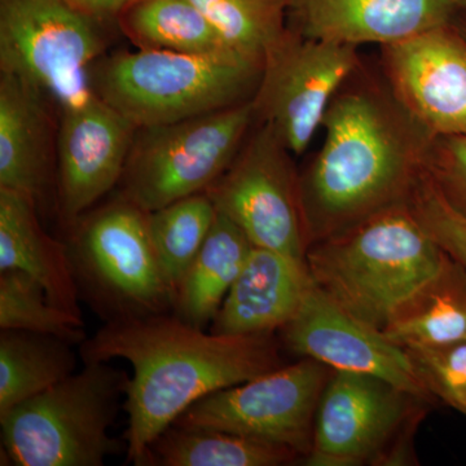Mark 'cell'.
Here are the masks:
<instances>
[{
	"instance_id": "cell-1",
	"label": "cell",
	"mask_w": 466,
	"mask_h": 466,
	"mask_svg": "<svg viewBox=\"0 0 466 466\" xmlns=\"http://www.w3.org/2000/svg\"><path fill=\"white\" fill-rule=\"evenodd\" d=\"M84 361L133 367L124 410L126 460L142 466L153 441L196 401L283 366L274 334L205 332L177 315L116 319L81 343Z\"/></svg>"
},
{
	"instance_id": "cell-2",
	"label": "cell",
	"mask_w": 466,
	"mask_h": 466,
	"mask_svg": "<svg viewBox=\"0 0 466 466\" xmlns=\"http://www.w3.org/2000/svg\"><path fill=\"white\" fill-rule=\"evenodd\" d=\"M325 140L299 177L309 245L410 200L434 137L400 101L377 91L336 95Z\"/></svg>"
},
{
	"instance_id": "cell-3",
	"label": "cell",
	"mask_w": 466,
	"mask_h": 466,
	"mask_svg": "<svg viewBox=\"0 0 466 466\" xmlns=\"http://www.w3.org/2000/svg\"><path fill=\"white\" fill-rule=\"evenodd\" d=\"M447 260L408 201L314 242L306 254L315 287L380 330L443 271Z\"/></svg>"
},
{
	"instance_id": "cell-4",
	"label": "cell",
	"mask_w": 466,
	"mask_h": 466,
	"mask_svg": "<svg viewBox=\"0 0 466 466\" xmlns=\"http://www.w3.org/2000/svg\"><path fill=\"white\" fill-rule=\"evenodd\" d=\"M263 66L238 54L137 50L88 67L91 91L137 128L174 124L253 99Z\"/></svg>"
},
{
	"instance_id": "cell-5",
	"label": "cell",
	"mask_w": 466,
	"mask_h": 466,
	"mask_svg": "<svg viewBox=\"0 0 466 466\" xmlns=\"http://www.w3.org/2000/svg\"><path fill=\"white\" fill-rule=\"evenodd\" d=\"M130 377L109 361L78 372L0 416L7 465L103 466L118 452L110 437Z\"/></svg>"
},
{
	"instance_id": "cell-6",
	"label": "cell",
	"mask_w": 466,
	"mask_h": 466,
	"mask_svg": "<svg viewBox=\"0 0 466 466\" xmlns=\"http://www.w3.org/2000/svg\"><path fill=\"white\" fill-rule=\"evenodd\" d=\"M66 233L79 291L106 321L173 311L174 290L153 245L148 211L116 193Z\"/></svg>"
},
{
	"instance_id": "cell-7",
	"label": "cell",
	"mask_w": 466,
	"mask_h": 466,
	"mask_svg": "<svg viewBox=\"0 0 466 466\" xmlns=\"http://www.w3.org/2000/svg\"><path fill=\"white\" fill-rule=\"evenodd\" d=\"M253 99L174 124L137 128L119 195L152 213L207 192L256 125Z\"/></svg>"
},
{
	"instance_id": "cell-8",
	"label": "cell",
	"mask_w": 466,
	"mask_h": 466,
	"mask_svg": "<svg viewBox=\"0 0 466 466\" xmlns=\"http://www.w3.org/2000/svg\"><path fill=\"white\" fill-rule=\"evenodd\" d=\"M116 33L67 0H0V73L36 86L61 108L90 94L88 67Z\"/></svg>"
},
{
	"instance_id": "cell-9",
	"label": "cell",
	"mask_w": 466,
	"mask_h": 466,
	"mask_svg": "<svg viewBox=\"0 0 466 466\" xmlns=\"http://www.w3.org/2000/svg\"><path fill=\"white\" fill-rule=\"evenodd\" d=\"M332 370L314 359H302L202 398L173 425L240 435L284 447L305 460Z\"/></svg>"
},
{
	"instance_id": "cell-10",
	"label": "cell",
	"mask_w": 466,
	"mask_h": 466,
	"mask_svg": "<svg viewBox=\"0 0 466 466\" xmlns=\"http://www.w3.org/2000/svg\"><path fill=\"white\" fill-rule=\"evenodd\" d=\"M290 155L271 126L256 122L231 167L207 193L254 247L306 260L309 238Z\"/></svg>"
},
{
	"instance_id": "cell-11",
	"label": "cell",
	"mask_w": 466,
	"mask_h": 466,
	"mask_svg": "<svg viewBox=\"0 0 466 466\" xmlns=\"http://www.w3.org/2000/svg\"><path fill=\"white\" fill-rule=\"evenodd\" d=\"M419 401L380 377L332 370L315 416L309 466H358L403 460L400 431L410 429Z\"/></svg>"
},
{
	"instance_id": "cell-12",
	"label": "cell",
	"mask_w": 466,
	"mask_h": 466,
	"mask_svg": "<svg viewBox=\"0 0 466 466\" xmlns=\"http://www.w3.org/2000/svg\"><path fill=\"white\" fill-rule=\"evenodd\" d=\"M355 46L315 41L289 29L269 52L253 97L257 122L271 126L293 156L302 155L358 66Z\"/></svg>"
},
{
	"instance_id": "cell-13",
	"label": "cell",
	"mask_w": 466,
	"mask_h": 466,
	"mask_svg": "<svg viewBox=\"0 0 466 466\" xmlns=\"http://www.w3.org/2000/svg\"><path fill=\"white\" fill-rule=\"evenodd\" d=\"M137 131L92 91L61 106L55 207L66 231L119 186Z\"/></svg>"
},
{
	"instance_id": "cell-14",
	"label": "cell",
	"mask_w": 466,
	"mask_h": 466,
	"mask_svg": "<svg viewBox=\"0 0 466 466\" xmlns=\"http://www.w3.org/2000/svg\"><path fill=\"white\" fill-rule=\"evenodd\" d=\"M285 346L334 370L366 373L392 383L419 400H431L407 351L382 330L350 315L315 287L296 317L281 329Z\"/></svg>"
},
{
	"instance_id": "cell-15",
	"label": "cell",
	"mask_w": 466,
	"mask_h": 466,
	"mask_svg": "<svg viewBox=\"0 0 466 466\" xmlns=\"http://www.w3.org/2000/svg\"><path fill=\"white\" fill-rule=\"evenodd\" d=\"M392 95L431 137H466V39L451 25L385 46Z\"/></svg>"
},
{
	"instance_id": "cell-16",
	"label": "cell",
	"mask_w": 466,
	"mask_h": 466,
	"mask_svg": "<svg viewBox=\"0 0 466 466\" xmlns=\"http://www.w3.org/2000/svg\"><path fill=\"white\" fill-rule=\"evenodd\" d=\"M58 121L47 92L0 73V188L26 193L39 208L56 198Z\"/></svg>"
},
{
	"instance_id": "cell-17",
	"label": "cell",
	"mask_w": 466,
	"mask_h": 466,
	"mask_svg": "<svg viewBox=\"0 0 466 466\" xmlns=\"http://www.w3.org/2000/svg\"><path fill=\"white\" fill-rule=\"evenodd\" d=\"M453 0H290L288 27L303 38L395 45L450 25Z\"/></svg>"
},
{
	"instance_id": "cell-18",
	"label": "cell",
	"mask_w": 466,
	"mask_h": 466,
	"mask_svg": "<svg viewBox=\"0 0 466 466\" xmlns=\"http://www.w3.org/2000/svg\"><path fill=\"white\" fill-rule=\"evenodd\" d=\"M311 285L305 259L253 247L210 330L232 336L274 334L296 317Z\"/></svg>"
},
{
	"instance_id": "cell-19",
	"label": "cell",
	"mask_w": 466,
	"mask_h": 466,
	"mask_svg": "<svg viewBox=\"0 0 466 466\" xmlns=\"http://www.w3.org/2000/svg\"><path fill=\"white\" fill-rule=\"evenodd\" d=\"M9 269L29 275L52 305L82 319L81 291L66 242L46 231L32 196L0 188V271Z\"/></svg>"
},
{
	"instance_id": "cell-20",
	"label": "cell",
	"mask_w": 466,
	"mask_h": 466,
	"mask_svg": "<svg viewBox=\"0 0 466 466\" xmlns=\"http://www.w3.org/2000/svg\"><path fill=\"white\" fill-rule=\"evenodd\" d=\"M253 247L240 227L218 211L207 240L177 285L174 314L198 328L213 323Z\"/></svg>"
},
{
	"instance_id": "cell-21",
	"label": "cell",
	"mask_w": 466,
	"mask_h": 466,
	"mask_svg": "<svg viewBox=\"0 0 466 466\" xmlns=\"http://www.w3.org/2000/svg\"><path fill=\"white\" fill-rule=\"evenodd\" d=\"M116 29L137 50L238 54L189 0H134L116 18Z\"/></svg>"
},
{
	"instance_id": "cell-22",
	"label": "cell",
	"mask_w": 466,
	"mask_h": 466,
	"mask_svg": "<svg viewBox=\"0 0 466 466\" xmlns=\"http://www.w3.org/2000/svg\"><path fill=\"white\" fill-rule=\"evenodd\" d=\"M401 349L466 341V272L450 258L431 283L383 328Z\"/></svg>"
},
{
	"instance_id": "cell-23",
	"label": "cell",
	"mask_w": 466,
	"mask_h": 466,
	"mask_svg": "<svg viewBox=\"0 0 466 466\" xmlns=\"http://www.w3.org/2000/svg\"><path fill=\"white\" fill-rule=\"evenodd\" d=\"M73 343L50 334L2 329L0 333V416L76 370Z\"/></svg>"
},
{
	"instance_id": "cell-24",
	"label": "cell",
	"mask_w": 466,
	"mask_h": 466,
	"mask_svg": "<svg viewBox=\"0 0 466 466\" xmlns=\"http://www.w3.org/2000/svg\"><path fill=\"white\" fill-rule=\"evenodd\" d=\"M293 451L205 428L171 425L150 443L142 466H280Z\"/></svg>"
},
{
	"instance_id": "cell-25",
	"label": "cell",
	"mask_w": 466,
	"mask_h": 466,
	"mask_svg": "<svg viewBox=\"0 0 466 466\" xmlns=\"http://www.w3.org/2000/svg\"><path fill=\"white\" fill-rule=\"evenodd\" d=\"M241 56L265 64L284 41L290 0H189Z\"/></svg>"
},
{
	"instance_id": "cell-26",
	"label": "cell",
	"mask_w": 466,
	"mask_h": 466,
	"mask_svg": "<svg viewBox=\"0 0 466 466\" xmlns=\"http://www.w3.org/2000/svg\"><path fill=\"white\" fill-rule=\"evenodd\" d=\"M218 210L207 192L188 196L149 213L153 245L168 284L177 285L198 256L216 220Z\"/></svg>"
},
{
	"instance_id": "cell-27",
	"label": "cell",
	"mask_w": 466,
	"mask_h": 466,
	"mask_svg": "<svg viewBox=\"0 0 466 466\" xmlns=\"http://www.w3.org/2000/svg\"><path fill=\"white\" fill-rule=\"evenodd\" d=\"M0 329L50 334L76 345L84 320L52 305L41 285L21 271H0Z\"/></svg>"
},
{
	"instance_id": "cell-28",
	"label": "cell",
	"mask_w": 466,
	"mask_h": 466,
	"mask_svg": "<svg viewBox=\"0 0 466 466\" xmlns=\"http://www.w3.org/2000/svg\"><path fill=\"white\" fill-rule=\"evenodd\" d=\"M404 350L429 394L466 416V341Z\"/></svg>"
},
{
	"instance_id": "cell-29",
	"label": "cell",
	"mask_w": 466,
	"mask_h": 466,
	"mask_svg": "<svg viewBox=\"0 0 466 466\" xmlns=\"http://www.w3.org/2000/svg\"><path fill=\"white\" fill-rule=\"evenodd\" d=\"M408 204L444 253L466 272V218L444 200L425 173Z\"/></svg>"
},
{
	"instance_id": "cell-30",
	"label": "cell",
	"mask_w": 466,
	"mask_h": 466,
	"mask_svg": "<svg viewBox=\"0 0 466 466\" xmlns=\"http://www.w3.org/2000/svg\"><path fill=\"white\" fill-rule=\"evenodd\" d=\"M425 174L444 200L466 218V137H435Z\"/></svg>"
},
{
	"instance_id": "cell-31",
	"label": "cell",
	"mask_w": 466,
	"mask_h": 466,
	"mask_svg": "<svg viewBox=\"0 0 466 466\" xmlns=\"http://www.w3.org/2000/svg\"><path fill=\"white\" fill-rule=\"evenodd\" d=\"M67 2L85 16L118 32L116 18L134 0H67Z\"/></svg>"
},
{
	"instance_id": "cell-32",
	"label": "cell",
	"mask_w": 466,
	"mask_h": 466,
	"mask_svg": "<svg viewBox=\"0 0 466 466\" xmlns=\"http://www.w3.org/2000/svg\"><path fill=\"white\" fill-rule=\"evenodd\" d=\"M456 3V5H462V7H466V0H453Z\"/></svg>"
},
{
	"instance_id": "cell-33",
	"label": "cell",
	"mask_w": 466,
	"mask_h": 466,
	"mask_svg": "<svg viewBox=\"0 0 466 466\" xmlns=\"http://www.w3.org/2000/svg\"><path fill=\"white\" fill-rule=\"evenodd\" d=\"M462 34V35H464V38L466 39V27L464 30H461V32H460Z\"/></svg>"
}]
</instances>
